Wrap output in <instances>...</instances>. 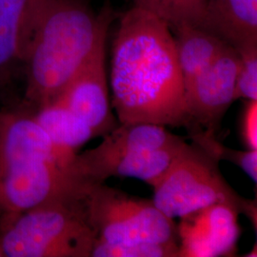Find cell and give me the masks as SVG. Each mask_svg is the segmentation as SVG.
I'll return each instance as SVG.
<instances>
[{
	"instance_id": "6da1fadb",
	"label": "cell",
	"mask_w": 257,
	"mask_h": 257,
	"mask_svg": "<svg viewBox=\"0 0 257 257\" xmlns=\"http://www.w3.org/2000/svg\"><path fill=\"white\" fill-rule=\"evenodd\" d=\"M112 106L121 124L188 128L175 38L163 19L134 7L120 19L112 48Z\"/></svg>"
},
{
	"instance_id": "7a4b0ae2",
	"label": "cell",
	"mask_w": 257,
	"mask_h": 257,
	"mask_svg": "<svg viewBox=\"0 0 257 257\" xmlns=\"http://www.w3.org/2000/svg\"><path fill=\"white\" fill-rule=\"evenodd\" d=\"M110 14L95 16L85 0H42L24 32L25 101L54 102L106 40Z\"/></svg>"
},
{
	"instance_id": "3957f363",
	"label": "cell",
	"mask_w": 257,
	"mask_h": 257,
	"mask_svg": "<svg viewBox=\"0 0 257 257\" xmlns=\"http://www.w3.org/2000/svg\"><path fill=\"white\" fill-rule=\"evenodd\" d=\"M102 138L97 147L77 154L74 160V172L92 184L131 177L154 188L187 143L152 123H120Z\"/></svg>"
},
{
	"instance_id": "277c9868",
	"label": "cell",
	"mask_w": 257,
	"mask_h": 257,
	"mask_svg": "<svg viewBox=\"0 0 257 257\" xmlns=\"http://www.w3.org/2000/svg\"><path fill=\"white\" fill-rule=\"evenodd\" d=\"M85 199L4 214L0 236L4 257H91L96 235Z\"/></svg>"
},
{
	"instance_id": "5b68a950",
	"label": "cell",
	"mask_w": 257,
	"mask_h": 257,
	"mask_svg": "<svg viewBox=\"0 0 257 257\" xmlns=\"http://www.w3.org/2000/svg\"><path fill=\"white\" fill-rule=\"evenodd\" d=\"M218 162L196 143H186L154 187L153 202L171 219L214 204H228L245 214L256 230V200L236 193L221 175Z\"/></svg>"
},
{
	"instance_id": "8992f818",
	"label": "cell",
	"mask_w": 257,
	"mask_h": 257,
	"mask_svg": "<svg viewBox=\"0 0 257 257\" xmlns=\"http://www.w3.org/2000/svg\"><path fill=\"white\" fill-rule=\"evenodd\" d=\"M85 206L97 240L115 245L178 243L174 219L159 211L153 200L131 196L100 183L88 193Z\"/></svg>"
},
{
	"instance_id": "52a82bcc",
	"label": "cell",
	"mask_w": 257,
	"mask_h": 257,
	"mask_svg": "<svg viewBox=\"0 0 257 257\" xmlns=\"http://www.w3.org/2000/svg\"><path fill=\"white\" fill-rule=\"evenodd\" d=\"M94 185L54 162L20 161L0 172V211L16 214L51 203L83 200Z\"/></svg>"
},
{
	"instance_id": "ba28073f",
	"label": "cell",
	"mask_w": 257,
	"mask_h": 257,
	"mask_svg": "<svg viewBox=\"0 0 257 257\" xmlns=\"http://www.w3.org/2000/svg\"><path fill=\"white\" fill-rule=\"evenodd\" d=\"M240 57L227 45L185 92L187 113L191 125L215 136L226 111L234 100Z\"/></svg>"
},
{
	"instance_id": "9c48e42d",
	"label": "cell",
	"mask_w": 257,
	"mask_h": 257,
	"mask_svg": "<svg viewBox=\"0 0 257 257\" xmlns=\"http://www.w3.org/2000/svg\"><path fill=\"white\" fill-rule=\"evenodd\" d=\"M238 211L214 204L180 217L178 257L234 256L241 229Z\"/></svg>"
},
{
	"instance_id": "30bf717a",
	"label": "cell",
	"mask_w": 257,
	"mask_h": 257,
	"mask_svg": "<svg viewBox=\"0 0 257 257\" xmlns=\"http://www.w3.org/2000/svg\"><path fill=\"white\" fill-rule=\"evenodd\" d=\"M92 128L95 138L117 126L110 109L105 70V40L95 49L56 99Z\"/></svg>"
},
{
	"instance_id": "8fae6325",
	"label": "cell",
	"mask_w": 257,
	"mask_h": 257,
	"mask_svg": "<svg viewBox=\"0 0 257 257\" xmlns=\"http://www.w3.org/2000/svg\"><path fill=\"white\" fill-rule=\"evenodd\" d=\"M76 155L55 144L32 111L0 113V172L29 159L47 160L74 170Z\"/></svg>"
},
{
	"instance_id": "7c38bea8",
	"label": "cell",
	"mask_w": 257,
	"mask_h": 257,
	"mask_svg": "<svg viewBox=\"0 0 257 257\" xmlns=\"http://www.w3.org/2000/svg\"><path fill=\"white\" fill-rule=\"evenodd\" d=\"M205 30L236 52L257 47V0H209Z\"/></svg>"
},
{
	"instance_id": "4fadbf2b",
	"label": "cell",
	"mask_w": 257,
	"mask_h": 257,
	"mask_svg": "<svg viewBox=\"0 0 257 257\" xmlns=\"http://www.w3.org/2000/svg\"><path fill=\"white\" fill-rule=\"evenodd\" d=\"M42 0H0V83L23 66L28 19Z\"/></svg>"
},
{
	"instance_id": "5bb4252c",
	"label": "cell",
	"mask_w": 257,
	"mask_h": 257,
	"mask_svg": "<svg viewBox=\"0 0 257 257\" xmlns=\"http://www.w3.org/2000/svg\"><path fill=\"white\" fill-rule=\"evenodd\" d=\"M185 92L194 79L213 62L228 45L220 37L202 28L182 25L173 29Z\"/></svg>"
},
{
	"instance_id": "9a60e30c",
	"label": "cell",
	"mask_w": 257,
	"mask_h": 257,
	"mask_svg": "<svg viewBox=\"0 0 257 257\" xmlns=\"http://www.w3.org/2000/svg\"><path fill=\"white\" fill-rule=\"evenodd\" d=\"M37 123L61 147L76 152L95 138L92 128L61 102L55 100L32 110Z\"/></svg>"
},
{
	"instance_id": "2e32d148",
	"label": "cell",
	"mask_w": 257,
	"mask_h": 257,
	"mask_svg": "<svg viewBox=\"0 0 257 257\" xmlns=\"http://www.w3.org/2000/svg\"><path fill=\"white\" fill-rule=\"evenodd\" d=\"M209 0H134L135 6L166 21L171 29L192 25L205 30Z\"/></svg>"
},
{
	"instance_id": "e0dca14e",
	"label": "cell",
	"mask_w": 257,
	"mask_h": 257,
	"mask_svg": "<svg viewBox=\"0 0 257 257\" xmlns=\"http://www.w3.org/2000/svg\"><path fill=\"white\" fill-rule=\"evenodd\" d=\"M193 142L202 147L218 161L226 160L238 166L256 183L257 150H233L222 145L215 139V136L207 134L198 126H191L188 128Z\"/></svg>"
},
{
	"instance_id": "ac0fdd59",
	"label": "cell",
	"mask_w": 257,
	"mask_h": 257,
	"mask_svg": "<svg viewBox=\"0 0 257 257\" xmlns=\"http://www.w3.org/2000/svg\"><path fill=\"white\" fill-rule=\"evenodd\" d=\"M178 248L177 242L115 245L96 239L91 257H178Z\"/></svg>"
},
{
	"instance_id": "d6986e66",
	"label": "cell",
	"mask_w": 257,
	"mask_h": 257,
	"mask_svg": "<svg viewBox=\"0 0 257 257\" xmlns=\"http://www.w3.org/2000/svg\"><path fill=\"white\" fill-rule=\"evenodd\" d=\"M240 57L234 100H257V47L237 52Z\"/></svg>"
},
{
	"instance_id": "ffe728a7",
	"label": "cell",
	"mask_w": 257,
	"mask_h": 257,
	"mask_svg": "<svg viewBox=\"0 0 257 257\" xmlns=\"http://www.w3.org/2000/svg\"><path fill=\"white\" fill-rule=\"evenodd\" d=\"M240 137L248 150H257V100H245L240 117Z\"/></svg>"
},
{
	"instance_id": "44dd1931",
	"label": "cell",
	"mask_w": 257,
	"mask_h": 257,
	"mask_svg": "<svg viewBox=\"0 0 257 257\" xmlns=\"http://www.w3.org/2000/svg\"><path fill=\"white\" fill-rule=\"evenodd\" d=\"M0 257H4L3 251H2V248H1V244H0Z\"/></svg>"
}]
</instances>
